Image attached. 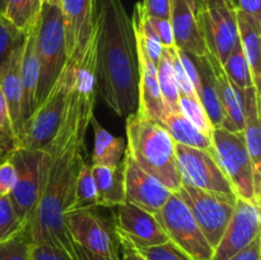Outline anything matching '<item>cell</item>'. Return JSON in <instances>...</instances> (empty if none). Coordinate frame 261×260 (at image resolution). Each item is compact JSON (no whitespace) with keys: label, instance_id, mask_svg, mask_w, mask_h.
<instances>
[{"label":"cell","instance_id":"cell-17","mask_svg":"<svg viewBox=\"0 0 261 260\" xmlns=\"http://www.w3.org/2000/svg\"><path fill=\"white\" fill-rule=\"evenodd\" d=\"M170 22L176 48L193 58H201L208 53L198 18L189 0H171Z\"/></svg>","mask_w":261,"mask_h":260},{"label":"cell","instance_id":"cell-43","mask_svg":"<svg viewBox=\"0 0 261 260\" xmlns=\"http://www.w3.org/2000/svg\"><path fill=\"white\" fill-rule=\"evenodd\" d=\"M120 245V260H145V257L137 250V247L125 237L116 235Z\"/></svg>","mask_w":261,"mask_h":260},{"label":"cell","instance_id":"cell-28","mask_svg":"<svg viewBox=\"0 0 261 260\" xmlns=\"http://www.w3.org/2000/svg\"><path fill=\"white\" fill-rule=\"evenodd\" d=\"M41 0H4L3 15L20 32H27L37 23Z\"/></svg>","mask_w":261,"mask_h":260},{"label":"cell","instance_id":"cell-24","mask_svg":"<svg viewBox=\"0 0 261 260\" xmlns=\"http://www.w3.org/2000/svg\"><path fill=\"white\" fill-rule=\"evenodd\" d=\"M96 188V205L115 208L125 203L122 161L116 167L91 165Z\"/></svg>","mask_w":261,"mask_h":260},{"label":"cell","instance_id":"cell-10","mask_svg":"<svg viewBox=\"0 0 261 260\" xmlns=\"http://www.w3.org/2000/svg\"><path fill=\"white\" fill-rule=\"evenodd\" d=\"M64 224L78 246L120 259V245L114 226L96 212V208L69 212L64 216Z\"/></svg>","mask_w":261,"mask_h":260},{"label":"cell","instance_id":"cell-33","mask_svg":"<svg viewBox=\"0 0 261 260\" xmlns=\"http://www.w3.org/2000/svg\"><path fill=\"white\" fill-rule=\"evenodd\" d=\"M20 147L4 96L0 91V161L9 158Z\"/></svg>","mask_w":261,"mask_h":260},{"label":"cell","instance_id":"cell-23","mask_svg":"<svg viewBox=\"0 0 261 260\" xmlns=\"http://www.w3.org/2000/svg\"><path fill=\"white\" fill-rule=\"evenodd\" d=\"M198 71V84H196V94L201 102L204 111L208 116L213 129L224 126V115L219 101L218 91H217L216 78L213 70L209 65L206 54L201 58H193Z\"/></svg>","mask_w":261,"mask_h":260},{"label":"cell","instance_id":"cell-4","mask_svg":"<svg viewBox=\"0 0 261 260\" xmlns=\"http://www.w3.org/2000/svg\"><path fill=\"white\" fill-rule=\"evenodd\" d=\"M36 43L40 66L36 89V101L38 107L68 63L65 30L60 5H41Z\"/></svg>","mask_w":261,"mask_h":260},{"label":"cell","instance_id":"cell-46","mask_svg":"<svg viewBox=\"0 0 261 260\" xmlns=\"http://www.w3.org/2000/svg\"><path fill=\"white\" fill-rule=\"evenodd\" d=\"M74 244H75V242H74ZM75 254H76V260H120V259H115V257L105 256V255L92 252L89 251V250L78 246L76 244H75Z\"/></svg>","mask_w":261,"mask_h":260},{"label":"cell","instance_id":"cell-26","mask_svg":"<svg viewBox=\"0 0 261 260\" xmlns=\"http://www.w3.org/2000/svg\"><path fill=\"white\" fill-rule=\"evenodd\" d=\"M89 126L93 129L94 135L91 165L105 167L119 166L126 150V142L124 138H117L109 133V130L105 129L94 116L91 119Z\"/></svg>","mask_w":261,"mask_h":260},{"label":"cell","instance_id":"cell-9","mask_svg":"<svg viewBox=\"0 0 261 260\" xmlns=\"http://www.w3.org/2000/svg\"><path fill=\"white\" fill-rule=\"evenodd\" d=\"M154 217L168 240L184 250L189 256L194 260H212L213 247L206 241L193 214L177 194H171Z\"/></svg>","mask_w":261,"mask_h":260},{"label":"cell","instance_id":"cell-39","mask_svg":"<svg viewBox=\"0 0 261 260\" xmlns=\"http://www.w3.org/2000/svg\"><path fill=\"white\" fill-rule=\"evenodd\" d=\"M138 5L147 17L170 19L171 0H142Z\"/></svg>","mask_w":261,"mask_h":260},{"label":"cell","instance_id":"cell-31","mask_svg":"<svg viewBox=\"0 0 261 260\" xmlns=\"http://www.w3.org/2000/svg\"><path fill=\"white\" fill-rule=\"evenodd\" d=\"M32 235L30 223L0 241V260H32Z\"/></svg>","mask_w":261,"mask_h":260},{"label":"cell","instance_id":"cell-18","mask_svg":"<svg viewBox=\"0 0 261 260\" xmlns=\"http://www.w3.org/2000/svg\"><path fill=\"white\" fill-rule=\"evenodd\" d=\"M135 47H137L138 69H139V83H138L139 96H138L137 112L162 124L167 115V110L158 86L157 68L148 58L142 42L137 38H135Z\"/></svg>","mask_w":261,"mask_h":260},{"label":"cell","instance_id":"cell-32","mask_svg":"<svg viewBox=\"0 0 261 260\" xmlns=\"http://www.w3.org/2000/svg\"><path fill=\"white\" fill-rule=\"evenodd\" d=\"M88 208H97V205L96 188H94L93 176H92V167L91 163L87 161L82 166L81 172H79L78 178H76V184L73 194V203H71L70 208L66 211V213Z\"/></svg>","mask_w":261,"mask_h":260},{"label":"cell","instance_id":"cell-5","mask_svg":"<svg viewBox=\"0 0 261 260\" xmlns=\"http://www.w3.org/2000/svg\"><path fill=\"white\" fill-rule=\"evenodd\" d=\"M76 71L78 65L68 61L46 98L25 122L20 147L25 149H43L53 140L68 105Z\"/></svg>","mask_w":261,"mask_h":260},{"label":"cell","instance_id":"cell-21","mask_svg":"<svg viewBox=\"0 0 261 260\" xmlns=\"http://www.w3.org/2000/svg\"><path fill=\"white\" fill-rule=\"evenodd\" d=\"M244 94V138L247 152L251 158L255 175V191L261 199V125H260V89L250 87Z\"/></svg>","mask_w":261,"mask_h":260},{"label":"cell","instance_id":"cell-38","mask_svg":"<svg viewBox=\"0 0 261 260\" xmlns=\"http://www.w3.org/2000/svg\"><path fill=\"white\" fill-rule=\"evenodd\" d=\"M138 7H139V5H138ZM140 12H142V10H140ZM143 17H144L148 27H149L150 31L154 33V36L158 38V41H160V43L162 45L163 48L175 47V40H173V32L172 27H171L170 19L147 17V15L144 14H143Z\"/></svg>","mask_w":261,"mask_h":260},{"label":"cell","instance_id":"cell-1","mask_svg":"<svg viewBox=\"0 0 261 260\" xmlns=\"http://www.w3.org/2000/svg\"><path fill=\"white\" fill-rule=\"evenodd\" d=\"M94 51L96 25L93 40L78 66L75 82L58 132L43 148L50 160L42 196L30 224L33 245H54L75 260V244L64 224V214L73 203L76 178L88 155L86 135L91 119L94 116L97 102Z\"/></svg>","mask_w":261,"mask_h":260},{"label":"cell","instance_id":"cell-36","mask_svg":"<svg viewBox=\"0 0 261 260\" xmlns=\"http://www.w3.org/2000/svg\"><path fill=\"white\" fill-rule=\"evenodd\" d=\"M22 35L7 18L0 14V70L9 60L19 36Z\"/></svg>","mask_w":261,"mask_h":260},{"label":"cell","instance_id":"cell-44","mask_svg":"<svg viewBox=\"0 0 261 260\" xmlns=\"http://www.w3.org/2000/svg\"><path fill=\"white\" fill-rule=\"evenodd\" d=\"M237 4L242 12L261 23V0H237Z\"/></svg>","mask_w":261,"mask_h":260},{"label":"cell","instance_id":"cell-37","mask_svg":"<svg viewBox=\"0 0 261 260\" xmlns=\"http://www.w3.org/2000/svg\"><path fill=\"white\" fill-rule=\"evenodd\" d=\"M137 250L145 257V260H194L170 240L155 246L137 247Z\"/></svg>","mask_w":261,"mask_h":260},{"label":"cell","instance_id":"cell-47","mask_svg":"<svg viewBox=\"0 0 261 260\" xmlns=\"http://www.w3.org/2000/svg\"><path fill=\"white\" fill-rule=\"evenodd\" d=\"M61 0H41V4L46 5H60Z\"/></svg>","mask_w":261,"mask_h":260},{"label":"cell","instance_id":"cell-16","mask_svg":"<svg viewBox=\"0 0 261 260\" xmlns=\"http://www.w3.org/2000/svg\"><path fill=\"white\" fill-rule=\"evenodd\" d=\"M124 171L125 201L137 205L145 212L155 214L163 205L172 191L155 180L153 176L139 167L125 150L122 158Z\"/></svg>","mask_w":261,"mask_h":260},{"label":"cell","instance_id":"cell-11","mask_svg":"<svg viewBox=\"0 0 261 260\" xmlns=\"http://www.w3.org/2000/svg\"><path fill=\"white\" fill-rule=\"evenodd\" d=\"M176 157L182 183L206 191L234 194L214 153L176 143Z\"/></svg>","mask_w":261,"mask_h":260},{"label":"cell","instance_id":"cell-12","mask_svg":"<svg viewBox=\"0 0 261 260\" xmlns=\"http://www.w3.org/2000/svg\"><path fill=\"white\" fill-rule=\"evenodd\" d=\"M60 8L65 30L68 61L79 66L93 40L96 0H61Z\"/></svg>","mask_w":261,"mask_h":260},{"label":"cell","instance_id":"cell-25","mask_svg":"<svg viewBox=\"0 0 261 260\" xmlns=\"http://www.w3.org/2000/svg\"><path fill=\"white\" fill-rule=\"evenodd\" d=\"M237 18V28H239V37L241 42L242 50L247 59V63L250 65L252 79H254V86L260 89V79H261V23L245 12H242L240 8L236 10Z\"/></svg>","mask_w":261,"mask_h":260},{"label":"cell","instance_id":"cell-41","mask_svg":"<svg viewBox=\"0 0 261 260\" xmlns=\"http://www.w3.org/2000/svg\"><path fill=\"white\" fill-rule=\"evenodd\" d=\"M17 181V171L9 158L0 161V195H9Z\"/></svg>","mask_w":261,"mask_h":260},{"label":"cell","instance_id":"cell-27","mask_svg":"<svg viewBox=\"0 0 261 260\" xmlns=\"http://www.w3.org/2000/svg\"><path fill=\"white\" fill-rule=\"evenodd\" d=\"M162 125L177 144L214 153L212 138L200 132L181 112H167Z\"/></svg>","mask_w":261,"mask_h":260},{"label":"cell","instance_id":"cell-29","mask_svg":"<svg viewBox=\"0 0 261 260\" xmlns=\"http://www.w3.org/2000/svg\"><path fill=\"white\" fill-rule=\"evenodd\" d=\"M155 68H157L158 86H160L166 110H167V112H181L178 87L176 83L172 63H171L170 55H168L166 48H163V54Z\"/></svg>","mask_w":261,"mask_h":260},{"label":"cell","instance_id":"cell-45","mask_svg":"<svg viewBox=\"0 0 261 260\" xmlns=\"http://www.w3.org/2000/svg\"><path fill=\"white\" fill-rule=\"evenodd\" d=\"M194 8V12H199L205 7H212V5H229V7L239 8L237 0H189Z\"/></svg>","mask_w":261,"mask_h":260},{"label":"cell","instance_id":"cell-15","mask_svg":"<svg viewBox=\"0 0 261 260\" xmlns=\"http://www.w3.org/2000/svg\"><path fill=\"white\" fill-rule=\"evenodd\" d=\"M112 226L116 235L129 240L135 247H149L168 241L154 214L125 201L115 206Z\"/></svg>","mask_w":261,"mask_h":260},{"label":"cell","instance_id":"cell-8","mask_svg":"<svg viewBox=\"0 0 261 260\" xmlns=\"http://www.w3.org/2000/svg\"><path fill=\"white\" fill-rule=\"evenodd\" d=\"M176 194L193 214L209 245L216 249L233 214L236 194L206 191L186 183H181Z\"/></svg>","mask_w":261,"mask_h":260},{"label":"cell","instance_id":"cell-30","mask_svg":"<svg viewBox=\"0 0 261 260\" xmlns=\"http://www.w3.org/2000/svg\"><path fill=\"white\" fill-rule=\"evenodd\" d=\"M222 66H223L228 79L236 88L244 91L250 87H255L250 65L247 63V59L245 56L240 41L234 45L233 50L227 56L226 61L222 64Z\"/></svg>","mask_w":261,"mask_h":260},{"label":"cell","instance_id":"cell-40","mask_svg":"<svg viewBox=\"0 0 261 260\" xmlns=\"http://www.w3.org/2000/svg\"><path fill=\"white\" fill-rule=\"evenodd\" d=\"M32 260H75L64 250L48 244L33 245Z\"/></svg>","mask_w":261,"mask_h":260},{"label":"cell","instance_id":"cell-19","mask_svg":"<svg viewBox=\"0 0 261 260\" xmlns=\"http://www.w3.org/2000/svg\"><path fill=\"white\" fill-rule=\"evenodd\" d=\"M27 32H22L17 45L10 55L9 60L4 68L0 70V91L4 96L12 117L13 125L17 132L18 139L22 138L23 122H22V81H20V65H22V55L24 48Z\"/></svg>","mask_w":261,"mask_h":260},{"label":"cell","instance_id":"cell-20","mask_svg":"<svg viewBox=\"0 0 261 260\" xmlns=\"http://www.w3.org/2000/svg\"><path fill=\"white\" fill-rule=\"evenodd\" d=\"M209 65L213 70L219 101L224 115V129L229 132H242L245 125L244 94L241 89L232 84L224 71L222 63L212 53H206Z\"/></svg>","mask_w":261,"mask_h":260},{"label":"cell","instance_id":"cell-2","mask_svg":"<svg viewBox=\"0 0 261 260\" xmlns=\"http://www.w3.org/2000/svg\"><path fill=\"white\" fill-rule=\"evenodd\" d=\"M137 47L121 0H96L94 87L110 110L126 117L138 109Z\"/></svg>","mask_w":261,"mask_h":260},{"label":"cell","instance_id":"cell-35","mask_svg":"<svg viewBox=\"0 0 261 260\" xmlns=\"http://www.w3.org/2000/svg\"><path fill=\"white\" fill-rule=\"evenodd\" d=\"M24 226L10 201L9 195H0V241L8 239Z\"/></svg>","mask_w":261,"mask_h":260},{"label":"cell","instance_id":"cell-14","mask_svg":"<svg viewBox=\"0 0 261 260\" xmlns=\"http://www.w3.org/2000/svg\"><path fill=\"white\" fill-rule=\"evenodd\" d=\"M261 235L260 206L237 196L231 221L213 251L212 260H228Z\"/></svg>","mask_w":261,"mask_h":260},{"label":"cell","instance_id":"cell-34","mask_svg":"<svg viewBox=\"0 0 261 260\" xmlns=\"http://www.w3.org/2000/svg\"><path fill=\"white\" fill-rule=\"evenodd\" d=\"M180 97V111L188 120H190L200 132L212 138L213 126L204 111L198 94H178Z\"/></svg>","mask_w":261,"mask_h":260},{"label":"cell","instance_id":"cell-3","mask_svg":"<svg viewBox=\"0 0 261 260\" xmlns=\"http://www.w3.org/2000/svg\"><path fill=\"white\" fill-rule=\"evenodd\" d=\"M126 153L142 170L176 193L181 186L176 143L161 122L133 112L126 116Z\"/></svg>","mask_w":261,"mask_h":260},{"label":"cell","instance_id":"cell-42","mask_svg":"<svg viewBox=\"0 0 261 260\" xmlns=\"http://www.w3.org/2000/svg\"><path fill=\"white\" fill-rule=\"evenodd\" d=\"M261 256V235L257 236L251 244L247 245L245 249L234 254L228 260H260Z\"/></svg>","mask_w":261,"mask_h":260},{"label":"cell","instance_id":"cell-6","mask_svg":"<svg viewBox=\"0 0 261 260\" xmlns=\"http://www.w3.org/2000/svg\"><path fill=\"white\" fill-rule=\"evenodd\" d=\"M9 160L17 171V181L9 194L10 201L20 221L31 224L42 196L50 158L43 149L19 147Z\"/></svg>","mask_w":261,"mask_h":260},{"label":"cell","instance_id":"cell-22","mask_svg":"<svg viewBox=\"0 0 261 260\" xmlns=\"http://www.w3.org/2000/svg\"><path fill=\"white\" fill-rule=\"evenodd\" d=\"M37 25L38 20L35 25H32L27 31V37H25V43L22 55V65H20L23 127H24L25 122L30 120V117L32 116L36 107H37L36 89H37L38 74H40V66H38L37 58V43H36V41H37Z\"/></svg>","mask_w":261,"mask_h":260},{"label":"cell","instance_id":"cell-7","mask_svg":"<svg viewBox=\"0 0 261 260\" xmlns=\"http://www.w3.org/2000/svg\"><path fill=\"white\" fill-rule=\"evenodd\" d=\"M212 142L217 161L231 183L234 194L260 206L261 199L255 191L254 167L245 144L244 133L218 127L213 129Z\"/></svg>","mask_w":261,"mask_h":260},{"label":"cell","instance_id":"cell-48","mask_svg":"<svg viewBox=\"0 0 261 260\" xmlns=\"http://www.w3.org/2000/svg\"><path fill=\"white\" fill-rule=\"evenodd\" d=\"M3 7H4V0H0V14H3Z\"/></svg>","mask_w":261,"mask_h":260},{"label":"cell","instance_id":"cell-13","mask_svg":"<svg viewBox=\"0 0 261 260\" xmlns=\"http://www.w3.org/2000/svg\"><path fill=\"white\" fill-rule=\"evenodd\" d=\"M236 10L229 5H212L196 12L208 51L222 64L240 41Z\"/></svg>","mask_w":261,"mask_h":260}]
</instances>
